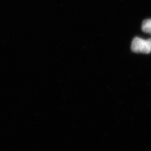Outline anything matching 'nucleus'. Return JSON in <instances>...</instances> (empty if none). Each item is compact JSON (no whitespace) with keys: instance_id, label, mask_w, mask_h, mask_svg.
I'll return each mask as SVG.
<instances>
[{"instance_id":"f257e3e1","label":"nucleus","mask_w":151,"mask_h":151,"mask_svg":"<svg viewBox=\"0 0 151 151\" xmlns=\"http://www.w3.org/2000/svg\"><path fill=\"white\" fill-rule=\"evenodd\" d=\"M132 50L135 53L149 54L151 52V38L143 39L135 37L132 40L131 45Z\"/></svg>"},{"instance_id":"f03ea898","label":"nucleus","mask_w":151,"mask_h":151,"mask_svg":"<svg viewBox=\"0 0 151 151\" xmlns=\"http://www.w3.org/2000/svg\"><path fill=\"white\" fill-rule=\"evenodd\" d=\"M142 29L143 32L151 35V19H147L143 22Z\"/></svg>"}]
</instances>
